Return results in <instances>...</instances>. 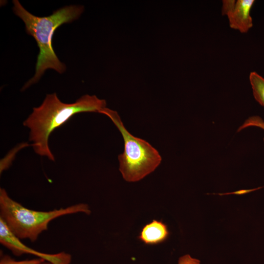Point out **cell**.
<instances>
[{"label":"cell","mask_w":264,"mask_h":264,"mask_svg":"<svg viewBox=\"0 0 264 264\" xmlns=\"http://www.w3.org/2000/svg\"><path fill=\"white\" fill-rule=\"evenodd\" d=\"M105 108L106 101L96 95L86 94L74 103L67 104L62 102L56 93L48 94L39 107L33 108L23 125L30 130L29 140L35 152L54 161L48 145L51 133L76 113H100Z\"/></svg>","instance_id":"1"},{"label":"cell","mask_w":264,"mask_h":264,"mask_svg":"<svg viewBox=\"0 0 264 264\" xmlns=\"http://www.w3.org/2000/svg\"><path fill=\"white\" fill-rule=\"evenodd\" d=\"M14 14L25 24L27 34L33 37L39 48L35 73L23 86L22 90L37 83L48 69L60 74L66 70V66L60 61L52 45V38L55 30L64 23L71 22L78 19L84 10L82 5L63 7L48 16L38 17L26 10L18 0L12 1Z\"/></svg>","instance_id":"2"},{"label":"cell","mask_w":264,"mask_h":264,"mask_svg":"<svg viewBox=\"0 0 264 264\" xmlns=\"http://www.w3.org/2000/svg\"><path fill=\"white\" fill-rule=\"evenodd\" d=\"M84 213L89 215L91 210L84 203L48 211L28 209L16 201L3 188L0 189V218L10 230L21 240L36 241L40 235L48 229L52 220L65 215Z\"/></svg>","instance_id":"3"},{"label":"cell","mask_w":264,"mask_h":264,"mask_svg":"<svg viewBox=\"0 0 264 264\" xmlns=\"http://www.w3.org/2000/svg\"><path fill=\"white\" fill-rule=\"evenodd\" d=\"M100 113L111 120L123 137L124 152L118 158L119 171L124 179L129 182H137L153 172L162 160L158 151L146 140L132 135L117 111L105 108Z\"/></svg>","instance_id":"4"},{"label":"cell","mask_w":264,"mask_h":264,"mask_svg":"<svg viewBox=\"0 0 264 264\" xmlns=\"http://www.w3.org/2000/svg\"><path fill=\"white\" fill-rule=\"evenodd\" d=\"M0 242L15 256L31 254L49 262L52 264H70V254L61 252L55 254L45 253L31 248L25 245L21 240L16 236L0 218Z\"/></svg>","instance_id":"5"},{"label":"cell","mask_w":264,"mask_h":264,"mask_svg":"<svg viewBox=\"0 0 264 264\" xmlns=\"http://www.w3.org/2000/svg\"><path fill=\"white\" fill-rule=\"evenodd\" d=\"M255 0H223L222 14L228 17L230 27L242 33H246L253 26L250 10Z\"/></svg>","instance_id":"6"},{"label":"cell","mask_w":264,"mask_h":264,"mask_svg":"<svg viewBox=\"0 0 264 264\" xmlns=\"http://www.w3.org/2000/svg\"><path fill=\"white\" fill-rule=\"evenodd\" d=\"M169 235L167 226L161 221L154 220L142 228L138 238L146 244H156L165 241Z\"/></svg>","instance_id":"7"},{"label":"cell","mask_w":264,"mask_h":264,"mask_svg":"<svg viewBox=\"0 0 264 264\" xmlns=\"http://www.w3.org/2000/svg\"><path fill=\"white\" fill-rule=\"evenodd\" d=\"M249 81L255 100L264 107V78L256 72H251Z\"/></svg>","instance_id":"8"},{"label":"cell","mask_w":264,"mask_h":264,"mask_svg":"<svg viewBox=\"0 0 264 264\" xmlns=\"http://www.w3.org/2000/svg\"><path fill=\"white\" fill-rule=\"evenodd\" d=\"M44 259L36 258L31 260L16 261L8 255L2 254L0 259V264H40Z\"/></svg>","instance_id":"9"},{"label":"cell","mask_w":264,"mask_h":264,"mask_svg":"<svg viewBox=\"0 0 264 264\" xmlns=\"http://www.w3.org/2000/svg\"><path fill=\"white\" fill-rule=\"evenodd\" d=\"M249 126H256L264 130V121L258 116L250 117L245 121L243 125L240 127L238 131L240 132L242 129Z\"/></svg>","instance_id":"10"},{"label":"cell","mask_w":264,"mask_h":264,"mask_svg":"<svg viewBox=\"0 0 264 264\" xmlns=\"http://www.w3.org/2000/svg\"><path fill=\"white\" fill-rule=\"evenodd\" d=\"M177 264H201L200 261L189 254H185L178 259Z\"/></svg>","instance_id":"11"},{"label":"cell","mask_w":264,"mask_h":264,"mask_svg":"<svg viewBox=\"0 0 264 264\" xmlns=\"http://www.w3.org/2000/svg\"><path fill=\"white\" fill-rule=\"evenodd\" d=\"M259 188H256V189H251V190H240V191H236V192H235L231 193V194H235L241 195V194H245V193H247L250 192H251V191H254V190H256L258 189H259Z\"/></svg>","instance_id":"12"},{"label":"cell","mask_w":264,"mask_h":264,"mask_svg":"<svg viewBox=\"0 0 264 264\" xmlns=\"http://www.w3.org/2000/svg\"><path fill=\"white\" fill-rule=\"evenodd\" d=\"M40 264H52L49 262L44 260Z\"/></svg>","instance_id":"13"}]
</instances>
